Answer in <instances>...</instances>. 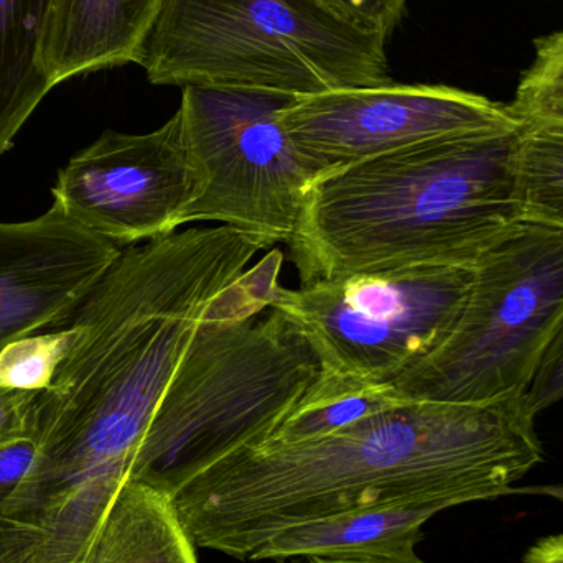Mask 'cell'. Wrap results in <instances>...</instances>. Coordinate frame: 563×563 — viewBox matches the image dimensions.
I'll return each mask as SVG.
<instances>
[{"instance_id":"6da1fadb","label":"cell","mask_w":563,"mask_h":563,"mask_svg":"<svg viewBox=\"0 0 563 563\" xmlns=\"http://www.w3.org/2000/svg\"><path fill=\"white\" fill-rule=\"evenodd\" d=\"M528 394L493 402L406 400L308 442L231 453L172 499L198 548L240 561L310 519L377 506L442 512L511 496L544 460Z\"/></svg>"},{"instance_id":"7a4b0ae2","label":"cell","mask_w":563,"mask_h":563,"mask_svg":"<svg viewBox=\"0 0 563 563\" xmlns=\"http://www.w3.org/2000/svg\"><path fill=\"white\" fill-rule=\"evenodd\" d=\"M519 131L435 139L317 178L287 243L300 285L475 267L522 221Z\"/></svg>"},{"instance_id":"3957f363","label":"cell","mask_w":563,"mask_h":563,"mask_svg":"<svg viewBox=\"0 0 563 563\" xmlns=\"http://www.w3.org/2000/svg\"><path fill=\"white\" fill-rule=\"evenodd\" d=\"M279 287L208 318L172 377L129 479L174 496L214 463L266 442L321 374L307 338L271 308Z\"/></svg>"},{"instance_id":"277c9868","label":"cell","mask_w":563,"mask_h":563,"mask_svg":"<svg viewBox=\"0 0 563 563\" xmlns=\"http://www.w3.org/2000/svg\"><path fill=\"white\" fill-rule=\"evenodd\" d=\"M386 42L318 0H165L137 65L152 85L297 98L389 85Z\"/></svg>"},{"instance_id":"5b68a950","label":"cell","mask_w":563,"mask_h":563,"mask_svg":"<svg viewBox=\"0 0 563 563\" xmlns=\"http://www.w3.org/2000/svg\"><path fill=\"white\" fill-rule=\"evenodd\" d=\"M562 318L563 230L519 221L473 267L449 336L389 384L404 400L526 396Z\"/></svg>"},{"instance_id":"8992f818","label":"cell","mask_w":563,"mask_h":563,"mask_svg":"<svg viewBox=\"0 0 563 563\" xmlns=\"http://www.w3.org/2000/svg\"><path fill=\"white\" fill-rule=\"evenodd\" d=\"M473 267H409L280 287V311L324 373L389 383L432 353L462 313Z\"/></svg>"},{"instance_id":"52a82bcc","label":"cell","mask_w":563,"mask_h":563,"mask_svg":"<svg viewBox=\"0 0 563 563\" xmlns=\"http://www.w3.org/2000/svg\"><path fill=\"white\" fill-rule=\"evenodd\" d=\"M295 96L253 89L184 88L178 111L200 177L181 227L220 223L274 246L291 240L313 174L280 122Z\"/></svg>"},{"instance_id":"ba28073f","label":"cell","mask_w":563,"mask_h":563,"mask_svg":"<svg viewBox=\"0 0 563 563\" xmlns=\"http://www.w3.org/2000/svg\"><path fill=\"white\" fill-rule=\"evenodd\" d=\"M280 122L314 180L435 139L525 124L509 106L475 92L393 82L297 96Z\"/></svg>"},{"instance_id":"9c48e42d","label":"cell","mask_w":563,"mask_h":563,"mask_svg":"<svg viewBox=\"0 0 563 563\" xmlns=\"http://www.w3.org/2000/svg\"><path fill=\"white\" fill-rule=\"evenodd\" d=\"M53 207L119 246L168 236L200 194V177L177 111L157 131H106L58 174Z\"/></svg>"},{"instance_id":"30bf717a","label":"cell","mask_w":563,"mask_h":563,"mask_svg":"<svg viewBox=\"0 0 563 563\" xmlns=\"http://www.w3.org/2000/svg\"><path fill=\"white\" fill-rule=\"evenodd\" d=\"M122 251L53 205L35 220L0 223V350L68 323Z\"/></svg>"},{"instance_id":"8fae6325","label":"cell","mask_w":563,"mask_h":563,"mask_svg":"<svg viewBox=\"0 0 563 563\" xmlns=\"http://www.w3.org/2000/svg\"><path fill=\"white\" fill-rule=\"evenodd\" d=\"M165 0H49L42 66L53 86L135 63Z\"/></svg>"},{"instance_id":"7c38bea8","label":"cell","mask_w":563,"mask_h":563,"mask_svg":"<svg viewBox=\"0 0 563 563\" xmlns=\"http://www.w3.org/2000/svg\"><path fill=\"white\" fill-rule=\"evenodd\" d=\"M435 515H439L437 509L426 506H377L310 519L271 536L251 554L250 561L416 551L423 539L422 526Z\"/></svg>"},{"instance_id":"4fadbf2b","label":"cell","mask_w":563,"mask_h":563,"mask_svg":"<svg viewBox=\"0 0 563 563\" xmlns=\"http://www.w3.org/2000/svg\"><path fill=\"white\" fill-rule=\"evenodd\" d=\"M174 499L128 479L85 563H198Z\"/></svg>"},{"instance_id":"5bb4252c","label":"cell","mask_w":563,"mask_h":563,"mask_svg":"<svg viewBox=\"0 0 563 563\" xmlns=\"http://www.w3.org/2000/svg\"><path fill=\"white\" fill-rule=\"evenodd\" d=\"M49 0H0V155L55 86L42 66Z\"/></svg>"},{"instance_id":"9a60e30c","label":"cell","mask_w":563,"mask_h":563,"mask_svg":"<svg viewBox=\"0 0 563 563\" xmlns=\"http://www.w3.org/2000/svg\"><path fill=\"white\" fill-rule=\"evenodd\" d=\"M402 402L406 400L397 396L389 383H373L321 369L313 386L263 443L288 445L323 439Z\"/></svg>"},{"instance_id":"2e32d148","label":"cell","mask_w":563,"mask_h":563,"mask_svg":"<svg viewBox=\"0 0 563 563\" xmlns=\"http://www.w3.org/2000/svg\"><path fill=\"white\" fill-rule=\"evenodd\" d=\"M518 188L522 221L563 230V122L522 124Z\"/></svg>"},{"instance_id":"e0dca14e","label":"cell","mask_w":563,"mask_h":563,"mask_svg":"<svg viewBox=\"0 0 563 563\" xmlns=\"http://www.w3.org/2000/svg\"><path fill=\"white\" fill-rule=\"evenodd\" d=\"M73 331L69 323L35 331L0 350V389L40 394L48 389L68 353Z\"/></svg>"},{"instance_id":"ac0fdd59","label":"cell","mask_w":563,"mask_h":563,"mask_svg":"<svg viewBox=\"0 0 563 563\" xmlns=\"http://www.w3.org/2000/svg\"><path fill=\"white\" fill-rule=\"evenodd\" d=\"M522 122H563V30L534 42V58L509 104Z\"/></svg>"},{"instance_id":"d6986e66","label":"cell","mask_w":563,"mask_h":563,"mask_svg":"<svg viewBox=\"0 0 563 563\" xmlns=\"http://www.w3.org/2000/svg\"><path fill=\"white\" fill-rule=\"evenodd\" d=\"M334 15L364 32L389 36L402 16L407 0H318Z\"/></svg>"},{"instance_id":"ffe728a7","label":"cell","mask_w":563,"mask_h":563,"mask_svg":"<svg viewBox=\"0 0 563 563\" xmlns=\"http://www.w3.org/2000/svg\"><path fill=\"white\" fill-rule=\"evenodd\" d=\"M561 400H563V318L528 390L529 406L538 416Z\"/></svg>"},{"instance_id":"44dd1931","label":"cell","mask_w":563,"mask_h":563,"mask_svg":"<svg viewBox=\"0 0 563 563\" xmlns=\"http://www.w3.org/2000/svg\"><path fill=\"white\" fill-rule=\"evenodd\" d=\"M38 394L0 389V446L33 433V406Z\"/></svg>"},{"instance_id":"7402d4cb","label":"cell","mask_w":563,"mask_h":563,"mask_svg":"<svg viewBox=\"0 0 563 563\" xmlns=\"http://www.w3.org/2000/svg\"><path fill=\"white\" fill-rule=\"evenodd\" d=\"M36 450L38 443L35 433L0 446V501L15 492L16 486L25 478L35 462Z\"/></svg>"},{"instance_id":"603a6c76","label":"cell","mask_w":563,"mask_h":563,"mask_svg":"<svg viewBox=\"0 0 563 563\" xmlns=\"http://www.w3.org/2000/svg\"><path fill=\"white\" fill-rule=\"evenodd\" d=\"M277 563H427L416 551L384 555H344V558H317V555H294L277 559Z\"/></svg>"},{"instance_id":"cb8c5ba5","label":"cell","mask_w":563,"mask_h":563,"mask_svg":"<svg viewBox=\"0 0 563 563\" xmlns=\"http://www.w3.org/2000/svg\"><path fill=\"white\" fill-rule=\"evenodd\" d=\"M525 563H563V534L539 539L526 552Z\"/></svg>"},{"instance_id":"d4e9b609","label":"cell","mask_w":563,"mask_h":563,"mask_svg":"<svg viewBox=\"0 0 563 563\" xmlns=\"http://www.w3.org/2000/svg\"><path fill=\"white\" fill-rule=\"evenodd\" d=\"M512 495L548 496V498L558 499L563 505V483L562 485L525 486V488L515 486Z\"/></svg>"}]
</instances>
